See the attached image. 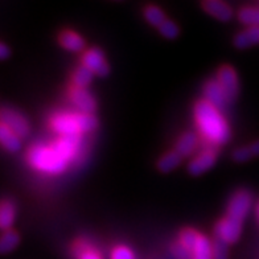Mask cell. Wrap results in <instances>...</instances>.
<instances>
[{"instance_id":"obj_5","label":"cell","mask_w":259,"mask_h":259,"mask_svg":"<svg viewBox=\"0 0 259 259\" xmlns=\"http://www.w3.org/2000/svg\"><path fill=\"white\" fill-rule=\"evenodd\" d=\"M215 79L221 85L222 90L225 93L228 102H233L238 97L239 93V81L235 69L230 65H222L217 72Z\"/></svg>"},{"instance_id":"obj_4","label":"cell","mask_w":259,"mask_h":259,"mask_svg":"<svg viewBox=\"0 0 259 259\" xmlns=\"http://www.w3.org/2000/svg\"><path fill=\"white\" fill-rule=\"evenodd\" d=\"M0 119L2 124L7 126L11 131H14L17 137L25 138L31 131L29 122L21 113L17 110L11 109V107H3L2 113H0Z\"/></svg>"},{"instance_id":"obj_3","label":"cell","mask_w":259,"mask_h":259,"mask_svg":"<svg viewBox=\"0 0 259 259\" xmlns=\"http://www.w3.org/2000/svg\"><path fill=\"white\" fill-rule=\"evenodd\" d=\"M28 159L31 165H33L36 169L49 172V174H61L66 169L69 161L58 154L55 150V147L48 146H36L33 147Z\"/></svg>"},{"instance_id":"obj_16","label":"cell","mask_w":259,"mask_h":259,"mask_svg":"<svg viewBox=\"0 0 259 259\" xmlns=\"http://www.w3.org/2000/svg\"><path fill=\"white\" fill-rule=\"evenodd\" d=\"M181 160H183V156L179 154L178 151H168L157 160L156 168L161 174H169L180 165Z\"/></svg>"},{"instance_id":"obj_25","label":"cell","mask_w":259,"mask_h":259,"mask_svg":"<svg viewBox=\"0 0 259 259\" xmlns=\"http://www.w3.org/2000/svg\"><path fill=\"white\" fill-rule=\"evenodd\" d=\"M200 235L201 234L196 232L194 229L187 228L180 232V235H179V242L184 246V247H187L189 251H192L194 246H196V243H197Z\"/></svg>"},{"instance_id":"obj_7","label":"cell","mask_w":259,"mask_h":259,"mask_svg":"<svg viewBox=\"0 0 259 259\" xmlns=\"http://www.w3.org/2000/svg\"><path fill=\"white\" fill-rule=\"evenodd\" d=\"M215 237L225 241L228 245L235 243L242 233V221L234 220L226 215L225 219L220 220L214 229Z\"/></svg>"},{"instance_id":"obj_6","label":"cell","mask_w":259,"mask_h":259,"mask_svg":"<svg viewBox=\"0 0 259 259\" xmlns=\"http://www.w3.org/2000/svg\"><path fill=\"white\" fill-rule=\"evenodd\" d=\"M252 198L247 191H238L233 194L232 200L228 205V217H232L238 221H243L249 210L251 209Z\"/></svg>"},{"instance_id":"obj_11","label":"cell","mask_w":259,"mask_h":259,"mask_svg":"<svg viewBox=\"0 0 259 259\" xmlns=\"http://www.w3.org/2000/svg\"><path fill=\"white\" fill-rule=\"evenodd\" d=\"M217 156L211 151H204L202 154L196 156L193 160L189 161L188 164V172L193 176H200V175L208 172L213 165L215 164Z\"/></svg>"},{"instance_id":"obj_10","label":"cell","mask_w":259,"mask_h":259,"mask_svg":"<svg viewBox=\"0 0 259 259\" xmlns=\"http://www.w3.org/2000/svg\"><path fill=\"white\" fill-rule=\"evenodd\" d=\"M70 101L81 113L93 114L97 109V102L94 97L88 90L82 89V88H75L74 86L70 90Z\"/></svg>"},{"instance_id":"obj_17","label":"cell","mask_w":259,"mask_h":259,"mask_svg":"<svg viewBox=\"0 0 259 259\" xmlns=\"http://www.w3.org/2000/svg\"><path fill=\"white\" fill-rule=\"evenodd\" d=\"M0 142L3 144V148L11 154L20 151L21 148V138L17 137L14 131H11L7 126L2 124L0 126Z\"/></svg>"},{"instance_id":"obj_12","label":"cell","mask_w":259,"mask_h":259,"mask_svg":"<svg viewBox=\"0 0 259 259\" xmlns=\"http://www.w3.org/2000/svg\"><path fill=\"white\" fill-rule=\"evenodd\" d=\"M204 99L217 109H222L225 103H229L225 93L217 79H209L204 85Z\"/></svg>"},{"instance_id":"obj_1","label":"cell","mask_w":259,"mask_h":259,"mask_svg":"<svg viewBox=\"0 0 259 259\" xmlns=\"http://www.w3.org/2000/svg\"><path fill=\"white\" fill-rule=\"evenodd\" d=\"M194 119L202 137L214 144H225L230 140V128L220 110L206 102L205 99L197 101L193 109Z\"/></svg>"},{"instance_id":"obj_21","label":"cell","mask_w":259,"mask_h":259,"mask_svg":"<svg viewBox=\"0 0 259 259\" xmlns=\"http://www.w3.org/2000/svg\"><path fill=\"white\" fill-rule=\"evenodd\" d=\"M192 259H213L211 242L205 235H200L197 243L192 250Z\"/></svg>"},{"instance_id":"obj_9","label":"cell","mask_w":259,"mask_h":259,"mask_svg":"<svg viewBox=\"0 0 259 259\" xmlns=\"http://www.w3.org/2000/svg\"><path fill=\"white\" fill-rule=\"evenodd\" d=\"M55 150L68 161L73 160L81 147V138L79 135H62L60 139L53 144Z\"/></svg>"},{"instance_id":"obj_2","label":"cell","mask_w":259,"mask_h":259,"mask_svg":"<svg viewBox=\"0 0 259 259\" xmlns=\"http://www.w3.org/2000/svg\"><path fill=\"white\" fill-rule=\"evenodd\" d=\"M98 126V120L93 114L64 113L52 119V127L61 135H79L90 133Z\"/></svg>"},{"instance_id":"obj_26","label":"cell","mask_w":259,"mask_h":259,"mask_svg":"<svg viewBox=\"0 0 259 259\" xmlns=\"http://www.w3.org/2000/svg\"><path fill=\"white\" fill-rule=\"evenodd\" d=\"M157 29H159L161 36L167 38V40H174V38L178 37L179 33H180V29H179L178 24H176L175 21L169 20V19H165V20L163 21V24L157 28Z\"/></svg>"},{"instance_id":"obj_18","label":"cell","mask_w":259,"mask_h":259,"mask_svg":"<svg viewBox=\"0 0 259 259\" xmlns=\"http://www.w3.org/2000/svg\"><path fill=\"white\" fill-rule=\"evenodd\" d=\"M197 143H198L197 135H196L194 133H192V131H188V133L181 135L180 139H179L178 143H176L175 150L178 151L179 154H180L183 157H187L193 152L194 148L197 147Z\"/></svg>"},{"instance_id":"obj_29","label":"cell","mask_w":259,"mask_h":259,"mask_svg":"<svg viewBox=\"0 0 259 259\" xmlns=\"http://www.w3.org/2000/svg\"><path fill=\"white\" fill-rule=\"evenodd\" d=\"M111 259H135V255L126 246H118L111 252Z\"/></svg>"},{"instance_id":"obj_34","label":"cell","mask_w":259,"mask_h":259,"mask_svg":"<svg viewBox=\"0 0 259 259\" xmlns=\"http://www.w3.org/2000/svg\"><path fill=\"white\" fill-rule=\"evenodd\" d=\"M256 217H258V220H259V202L256 204Z\"/></svg>"},{"instance_id":"obj_30","label":"cell","mask_w":259,"mask_h":259,"mask_svg":"<svg viewBox=\"0 0 259 259\" xmlns=\"http://www.w3.org/2000/svg\"><path fill=\"white\" fill-rule=\"evenodd\" d=\"M172 252L176 259H192V252L181 245L180 242L175 243L172 246Z\"/></svg>"},{"instance_id":"obj_28","label":"cell","mask_w":259,"mask_h":259,"mask_svg":"<svg viewBox=\"0 0 259 259\" xmlns=\"http://www.w3.org/2000/svg\"><path fill=\"white\" fill-rule=\"evenodd\" d=\"M233 160L237 161V163H245V161L251 160L254 156V152H252L251 147L245 146V147H239V148H235L232 154Z\"/></svg>"},{"instance_id":"obj_27","label":"cell","mask_w":259,"mask_h":259,"mask_svg":"<svg viewBox=\"0 0 259 259\" xmlns=\"http://www.w3.org/2000/svg\"><path fill=\"white\" fill-rule=\"evenodd\" d=\"M213 259H229V245L221 238L215 237L211 242Z\"/></svg>"},{"instance_id":"obj_14","label":"cell","mask_w":259,"mask_h":259,"mask_svg":"<svg viewBox=\"0 0 259 259\" xmlns=\"http://www.w3.org/2000/svg\"><path fill=\"white\" fill-rule=\"evenodd\" d=\"M58 42L61 45L62 48L66 49L69 52H74V53H78L85 49V40L79 36L77 32L70 31V29H66V31H62L58 36Z\"/></svg>"},{"instance_id":"obj_31","label":"cell","mask_w":259,"mask_h":259,"mask_svg":"<svg viewBox=\"0 0 259 259\" xmlns=\"http://www.w3.org/2000/svg\"><path fill=\"white\" fill-rule=\"evenodd\" d=\"M78 259H102V256L99 255L97 251H93V250H83L78 255Z\"/></svg>"},{"instance_id":"obj_20","label":"cell","mask_w":259,"mask_h":259,"mask_svg":"<svg viewBox=\"0 0 259 259\" xmlns=\"http://www.w3.org/2000/svg\"><path fill=\"white\" fill-rule=\"evenodd\" d=\"M16 209L15 205L8 200H4L0 205V226L3 230L7 229H12V225L15 222V217H16Z\"/></svg>"},{"instance_id":"obj_8","label":"cell","mask_w":259,"mask_h":259,"mask_svg":"<svg viewBox=\"0 0 259 259\" xmlns=\"http://www.w3.org/2000/svg\"><path fill=\"white\" fill-rule=\"evenodd\" d=\"M82 65L90 69L98 77H107L110 73L109 64L106 61L103 52L99 48H90L82 56Z\"/></svg>"},{"instance_id":"obj_13","label":"cell","mask_w":259,"mask_h":259,"mask_svg":"<svg viewBox=\"0 0 259 259\" xmlns=\"http://www.w3.org/2000/svg\"><path fill=\"white\" fill-rule=\"evenodd\" d=\"M202 8L208 15L220 21H229L233 16L232 8L222 0H204Z\"/></svg>"},{"instance_id":"obj_33","label":"cell","mask_w":259,"mask_h":259,"mask_svg":"<svg viewBox=\"0 0 259 259\" xmlns=\"http://www.w3.org/2000/svg\"><path fill=\"white\" fill-rule=\"evenodd\" d=\"M250 147H251L252 152H254V156H259V140H256V142L250 144Z\"/></svg>"},{"instance_id":"obj_23","label":"cell","mask_w":259,"mask_h":259,"mask_svg":"<svg viewBox=\"0 0 259 259\" xmlns=\"http://www.w3.org/2000/svg\"><path fill=\"white\" fill-rule=\"evenodd\" d=\"M238 20L249 27H259V8L243 7L238 11Z\"/></svg>"},{"instance_id":"obj_32","label":"cell","mask_w":259,"mask_h":259,"mask_svg":"<svg viewBox=\"0 0 259 259\" xmlns=\"http://www.w3.org/2000/svg\"><path fill=\"white\" fill-rule=\"evenodd\" d=\"M10 56H11L10 48L7 47V44L2 42V44H0V58H2V60H7Z\"/></svg>"},{"instance_id":"obj_24","label":"cell","mask_w":259,"mask_h":259,"mask_svg":"<svg viewBox=\"0 0 259 259\" xmlns=\"http://www.w3.org/2000/svg\"><path fill=\"white\" fill-rule=\"evenodd\" d=\"M94 73L88 69L86 66L81 65L78 68L75 69L74 74H73V83H74L75 88H82L85 89L86 86H89L92 83L93 78H94Z\"/></svg>"},{"instance_id":"obj_19","label":"cell","mask_w":259,"mask_h":259,"mask_svg":"<svg viewBox=\"0 0 259 259\" xmlns=\"http://www.w3.org/2000/svg\"><path fill=\"white\" fill-rule=\"evenodd\" d=\"M20 243V235L15 229H7L4 230L0 238V251L3 254L14 251L17 246Z\"/></svg>"},{"instance_id":"obj_15","label":"cell","mask_w":259,"mask_h":259,"mask_svg":"<svg viewBox=\"0 0 259 259\" xmlns=\"http://www.w3.org/2000/svg\"><path fill=\"white\" fill-rule=\"evenodd\" d=\"M233 44L237 49H247L259 44V27H249L235 34Z\"/></svg>"},{"instance_id":"obj_22","label":"cell","mask_w":259,"mask_h":259,"mask_svg":"<svg viewBox=\"0 0 259 259\" xmlns=\"http://www.w3.org/2000/svg\"><path fill=\"white\" fill-rule=\"evenodd\" d=\"M144 19L147 20V23L151 25H154V27L159 28L161 24H163V21L167 19L165 15H164L163 10L160 7H157V6H154V4H150V6H147L143 11Z\"/></svg>"}]
</instances>
